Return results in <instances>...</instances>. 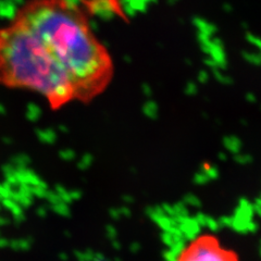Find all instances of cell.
I'll return each instance as SVG.
<instances>
[{"instance_id":"1","label":"cell","mask_w":261,"mask_h":261,"mask_svg":"<svg viewBox=\"0 0 261 261\" xmlns=\"http://www.w3.org/2000/svg\"><path fill=\"white\" fill-rule=\"evenodd\" d=\"M67 73L76 100L87 103L113 79V61L84 11L70 0H28L13 14Z\"/></svg>"},{"instance_id":"2","label":"cell","mask_w":261,"mask_h":261,"mask_svg":"<svg viewBox=\"0 0 261 261\" xmlns=\"http://www.w3.org/2000/svg\"><path fill=\"white\" fill-rule=\"evenodd\" d=\"M0 85L43 97L53 110L77 101L67 73L15 16L0 27Z\"/></svg>"},{"instance_id":"3","label":"cell","mask_w":261,"mask_h":261,"mask_svg":"<svg viewBox=\"0 0 261 261\" xmlns=\"http://www.w3.org/2000/svg\"><path fill=\"white\" fill-rule=\"evenodd\" d=\"M176 261H240L232 249L223 247L217 236L203 233L193 239L179 251Z\"/></svg>"}]
</instances>
